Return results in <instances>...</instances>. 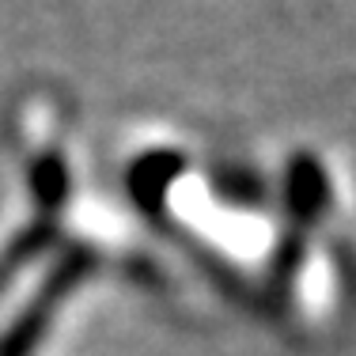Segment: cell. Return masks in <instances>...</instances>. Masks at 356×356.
<instances>
[{
  "label": "cell",
  "instance_id": "obj_1",
  "mask_svg": "<svg viewBox=\"0 0 356 356\" xmlns=\"http://www.w3.org/2000/svg\"><path fill=\"white\" fill-rule=\"evenodd\" d=\"M95 266H99V254L88 243H72V247H65L57 254L46 281L35 288V296L23 303V311L0 334V356H35L38 345L46 341L49 326H54L57 307L95 273Z\"/></svg>",
  "mask_w": 356,
  "mask_h": 356
},
{
  "label": "cell",
  "instance_id": "obj_2",
  "mask_svg": "<svg viewBox=\"0 0 356 356\" xmlns=\"http://www.w3.org/2000/svg\"><path fill=\"white\" fill-rule=\"evenodd\" d=\"M330 205V182H326V167L315 156H296L288 163V209L296 220H315L322 216V209Z\"/></svg>",
  "mask_w": 356,
  "mask_h": 356
},
{
  "label": "cell",
  "instance_id": "obj_3",
  "mask_svg": "<svg viewBox=\"0 0 356 356\" xmlns=\"http://www.w3.org/2000/svg\"><path fill=\"white\" fill-rule=\"evenodd\" d=\"M54 243H57V220L54 216H38L31 227H23V232L8 243V250L0 254V288L12 281L23 266H31L42 250L54 247Z\"/></svg>",
  "mask_w": 356,
  "mask_h": 356
},
{
  "label": "cell",
  "instance_id": "obj_4",
  "mask_svg": "<svg viewBox=\"0 0 356 356\" xmlns=\"http://www.w3.org/2000/svg\"><path fill=\"white\" fill-rule=\"evenodd\" d=\"M69 167L57 152H42L31 163V190H35L42 216H57V209L69 201Z\"/></svg>",
  "mask_w": 356,
  "mask_h": 356
},
{
  "label": "cell",
  "instance_id": "obj_5",
  "mask_svg": "<svg viewBox=\"0 0 356 356\" xmlns=\"http://www.w3.org/2000/svg\"><path fill=\"white\" fill-rule=\"evenodd\" d=\"M178 171H182V159H178L175 152H156V156H144L140 167L133 171V193L140 197L144 190H159V186H167Z\"/></svg>",
  "mask_w": 356,
  "mask_h": 356
}]
</instances>
